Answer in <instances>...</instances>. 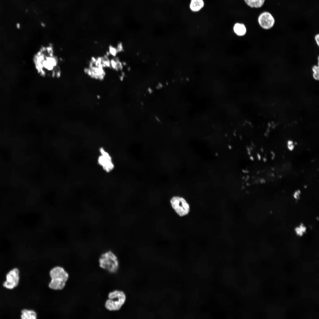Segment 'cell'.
I'll return each instance as SVG.
<instances>
[{
    "mask_svg": "<svg viewBox=\"0 0 319 319\" xmlns=\"http://www.w3.org/2000/svg\"><path fill=\"white\" fill-rule=\"evenodd\" d=\"M258 22L262 28L265 30H268L274 26L275 23V19L270 12L265 11L261 12L258 16Z\"/></svg>",
    "mask_w": 319,
    "mask_h": 319,
    "instance_id": "cell-6",
    "label": "cell"
},
{
    "mask_svg": "<svg viewBox=\"0 0 319 319\" xmlns=\"http://www.w3.org/2000/svg\"><path fill=\"white\" fill-rule=\"evenodd\" d=\"M34 62L40 76L58 78L61 75L59 59L52 45L41 47L34 56Z\"/></svg>",
    "mask_w": 319,
    "mask_h": 319,
    "instance_id": "cell-1",
    "label": "cell"
},
{
    "mask_svg": "<svg viewBox=\"0 0 319 319\" xmlns=\"http://www.w3.org/2000/svg\"><path fill=\"white\" fill-rule=\"evenodd\" d=\"M100 152L101 155L97 159L98 164L107 172L111 171L113 169L114 165L111 156L102 148L100 149Z\"/></svg>",
    "mask_w": 319,
    "mask_h": 319,
    "instance_id": "cell-8",
    "label": "cell"
},
{
    "mask_svg": "<svg viewBox=\"0 0 319 319\" xmlns=\"http://www.w3.org/2000/svg\"><path fill=\"white\" fill-rule=\"evenodd\" d=\"M203 0H191L189 5L190 10L193 12H196L200 11L204 7Z\"/></svg>",
    "mask_w": 319,
    "mask_h": 319,
    "instance_id": "cell-9",
    "label": "cell"
},
{
    "mask_svg": "<svg viewBox=\"0 0 319 319\" xmlns=\"http://www.w3.org/2000/svg\"><path fill=\"white\" fill-rule=\"evenodd\" d=\"M300 193V191L299 190L296 191L293 195L294 198L296 199L299 198Z\"/></svg>",
    "mask_w": 319,
    "mask_h": 319,
    "instance_id": "cell-16",
    "label": "cell"
},
{
    "mask_svg": "<svg viewBox=\"0 0 319 319\" xmlns=\"http://www.w3.org/2000/svg\"><path fill=\"white\" fill-rule=\"evenodd\" d=\"M170 202L173 208L180 216H183L189 213V206L183 198L174 196L171 199Z\"/></svg>",
    "mask_w": 319,
    "mask_h": 319,
    "instance_id": "cell-5",
    "label": "cell"
},
{
    "mask_svg": "<svg viewBox=\"0 0 319 319\" xmlns=\"http://www.w3.org/2000/svg\"><path fill=\"white\" fill-rule=\"evenodd\" d=\"M287 146L288 149L290 151L293 150L294 147V145L292 141L289 140L287 142Z\"/></svg>",
    "mask_w": 319,
    "mask_h": 319,
    "instance_id": "cell-15",
    "label": "cell"
},
{
    "mask_svg": "<svg viewBox=\"0 0 319 319\" xmlns=\"http://www.w3.org/2000/svg\"><path fill=\"white\" fill-rule=\"evenodd\" d=\"M108 297L109 299L106 301L105 306L110 311L119 310L125 303L126 299L124 293L118 290L110 293Z\"/></svg>",
    "mask_w": 319,
    "mask_h": 319,
    "instance_id": "cell-3",
    "label": "cell"
},
{
    "mask_svg": "<svg viewBox=\"0 0 319 319\" xmlns=\"http://www.w3.org/2000/svg\"><path fill=\"white\" fill-rule=\"evenodd\" d=\"M21 318L22 319H36L37 314L33 310L24 309L21 312Z\"/></svg>",
    "mask_w": 319,
    "mask_h": 319,
    "instance_id": "cell-10",
    "label": "cell"
},
{
    "mask_svg": "<svg viewBox=\"0 0 319 319\" xmlns=\"http://www.w3.org/2000/svg\"><path fill=\"white\" fill-rule=\"evenodd\" d=\"M312 70L313 72V77L316 80H319V64L318 65H314L312 67Z\"/></svg>",
    "mask_w": 319,
    "mask_h": 319,
    "instance_id": "cell-14",
    "label": "cell"
},
{
    "mask_svg": "<svg viewBox=\"0 0 319 319\" xmlns=\"http://www.w3.org/2000/svg\"><path fill=\"white\" fill-rule=\"evenodd\" d=\"M306 228L303 224H301L296 227L295 229L296 234L298 236H302L306 232Z\"/></svg>",
    "mask_w": 319,
    "mask_h": 319,
    "instance_id": "cell-13",
    "label": "cell"
},
{
    "mask_svg": "<svg viewBox=\"0 0 319 319\" xmlns=\"http://www.w3.org/2000/svg\"><path fill=\"white\" fill-rule=\"evenodd\" d=\"M100 266L111 272H115L118 267V262L116 256L111 252L102 255L99 260Z\"/></svg>",
    "mask_w": 319,
    "mask_h": 319,
    "instance_id": "cell-4",
    "label": "cell"
},
{
    "mask_svg": "<svg viewBox=\"0 0 319 319\" xmlns=\"http://www.w3.org/2000/svg\"><path fill=\"white\" fill-rule=\"evenodd\" d=\"M19 271L17 268L10 270L6 275V280L3 283V286L8 289H12L17 286L19 281Z\"/></svg>",
    "mask_w": 319,
    "mask_h": 319,
    "instance_id": "cell-7",
    "label": "cell"
},
{
    "mask_svg": "<svg viewBox=\"0 0 319 319\" xmlns=\"http://www.w3.org/2000/svg\"><path fill=\"white\" fill-rule=\"evenodd\" d=\"M315 39L316 43L318 46L319 45V34H317L315 36Z\"/></svg>",
    "mask_w": 319,
    "mask_h": 319,
    "instance_id": "cell-17",
    "label": "cell"
},
{
    "mask_svg": "<svg viewBox=\"0 0 319 319\" xmlns=\"http://www.w3.org/2000/svg\"><path fill=\"white\" fill-rule=\"evenodd\" d=\"M266 0H244L246 4L252 8L258 9L262 7Z\"/></svg>",
    "mask_w": 319,
    "mask_h": 319,
    "instance_id": "cell-11",
    "label": "cell"
},
{
    "mask_svg": "<svg viewBox=\"0 0 319 319\" xmlns=\"http://www.w3.org/2000/svg\"><path fill=\"white\" fill-rule=\"evenodd\" d=\"M234 32L237 35L242 36L245 35L247 32V29L244 24L240 23H236L233 27Z\"/></svg>",
    "mask_w": 319,
    "mask_h": 319,
    "instance_id": "cell-12",
    "label": "cell"
},
{
    "mask_svg": "<svg viewBox=\"0 0 319 319\" xmlns=\"http://www.w3.org/2000/svg\"><path fill=\"white\" fill-rule=\"evenodd\" d=\"M49 274L51 280L48 285L49 288L55 290L63 289L69 278L68 272L63 267L56 266L50 270Z\"/></svg>",
    "mask_w": 319,
    "mask_h": 319,
    "instance_id": "cell-2",
    "label": "cell"
}]
</instances>
